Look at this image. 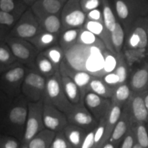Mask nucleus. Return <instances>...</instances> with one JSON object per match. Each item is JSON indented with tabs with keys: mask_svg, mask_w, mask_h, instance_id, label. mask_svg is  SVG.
I'll return each instance as SVG.
<instances>
[{
	"mask_svg": "<svg viewBox=\"0 0 148 148\" xmlns=\"http://www.w3.org/2000/svg\"><path fill=\"white\" fill-rule=\"evenodd\" d=\"M133 148H143V147H142L141 146H140V145H138V143H136V144H135V145L134 146V147H133Z\"/></svg>",
	"mask_w": 148,
	"mask_h": 148,
	"instance_id": "603ef678",
	"label": "nucleus"
},
{
	"mask_svg": "<svg viewBox=\"0 0 148 148\" xmlns=\"http://www.w3.org/2000/svg\"><path fill=\"white\" fill-rule=\"evenodd\" d=\"M142 95H143L144 101H145L146 108H147V113H148V89L147 90H145V91L142 92Z\"/></svg>",
	"mask_w": 148,
	"mask_h": 148,
	"instance_id": "8fccbe9b",
	"label": "nucleus"
},
{
	"mask_svg": "<svg viewBox=\"0 0 148 148\" xmlns=\"http://www.w3.org/2000/svg\"><path fill=\"white\" fill-rule=\"evenodd\" d=\"M86 20L90 21L104 23L102 11H101L100 8L95 9V10H91L90 12H88L86 14Z\"/></svg>",
	"mask_w": 148,
	"mask_h": 148,
	"instance_id": "49530a36",
	"label": "nucleus"
},
{
	"mask_svg": "<svg viewBox=\"0 0 148 148\" xmlns=\"http://www.w3.org/2000/svg\"><path fill=\"white\" fill-rule=\"evenodd\" d=\"M49 60L58 71H60V66L65 58L64 51L59 44L51 46L45 50L41 51Z\"/></svg>",
	"mask_w": 148,
	"mask_h": 148,
	"instance_id": "72a5a7b5",
	"label": "nucleus"
},
{
	"mask_svg": "<svg viewBox=\"0 0 148 148\" xmlns=\"http://www.w3.org/2000/svg\"><path fill=\"white\" fill-rule=\"evenodd\" d=\"M58 35L42 31L39 34L28 40L40 52L45 50L51 46L58 44Z\"/></svg>",
	"mask_w": 148,
	"mask_h": 148,
	"instance_id": "4be33fe9",
	"label": "nucleus"
},
{
	"mask_svg": "<svg viewBox=\"0 0 148 148\" xmlns=\"http://www.w3.org/2000/svg\"><path fill=\"white\" fill-rule=\"evenodd\" d=\"M42 116L45 128L58 133L62 132L68 123L65 113L51 103L43 100Z\"/></svg>",
	"mask_w": 148,
	"mask_h": 148,
	"instance_id": "4468645a",
	"label": "nucleus"
},
{
	"mask_svg": "<svg viewBox=\"0 0 148 148\" xmlns=\"http://www.w3.org/2000/svg\"><path fill=\"white\" fill-rule=\"evenodd\" d=\"M68 123L82 127L89 132L97 127L99 122L92 116L84 103L73 105L65 112Z\"/></svg>",
	"mask_w": 148,
	"mask_h": 148,
	"instance_id": "f8f14e48",
	"label": "nucleus"
},
{
	"mask_svg": "<svg viewBox=\"0 0 148 148\" xmlns=\"http://www.w3.org/2000/svg\"><path fill=\"white\" fill-rule=\"evenodd\" d=\"M42 109L43 99L36 102H29L28 114L22 143L27 145L35 135L45 129L42 116Z\"/></svg>",
	"mask_w": 148,
	"mask_h": 148,
	"instance_id": "9d476101",
	"label": "nucleus"
},
{
	"mask_svg": "<svg viewBox=\"0 0 148 148\" xmlns=\"http://www.w3.org/2000/svg\"><path fill=\"white\" fill-rule=\"evenodd\" d=\"M63 132L66 139L73 148H81L88 131L77 125L68 123L64 127Z\"/></svg>",
	"mask_w": 148,
	"mask_h": 148,
	"instance_id": "b1692460",
	"label": "nucleus"
},
{
	"mask_svg": "<svg viewBox=\"0 0 148 148\" xmlns=\"http://www.w3.org/2000/svg\"><path fill=\"white\" fill-rule=\"evenodd\" d=\"M132 92L128 83L126 82L118 85L114 88V92L111 97L112 103L123 108L129 101Z\"/></svg>",
	"mask_w": 148,
	"mask_h": 148,
	"instance_id": "c756f323",
	"label": "nucleus"
},
{
	"mask_svg": "<svg viewBox=\"0 0 148 148\" xmlns=\"http://www.w3.org/2000/svg\"><path fill=\"white\" fill-rule=\"evenodd\" d=\"M123 108L121 106L112 103L110 110L105 116V124H106V134H105V140L106 142L109 140L113 130L121 115Z\"/></svg>",
	"mask_w": 148,
	"mask_h": 148,
	"instance_id": "a878e982",
	"label": "nucleus"
},
{
	"mask_svg": "<svg viewBox=\"0 0 148 148\" xmlns=\"http://www.w3.org/2000/svg\"><path fill=\"white\" fill-rule=\"evenodd\" d=\"M43 100L53 104L64 113L73 106L64 92L60 71L47 78Z\"/></svg>",
	"mask_w": 148,
	"mask_h": 148,
	"instance_id": "423d86ee",
	"label": "nucleus"
},
{
	"mask_svg": "<svg viewBox=\"0 0 148 148\" xmlns=\"http://www.w3.org/2000/svg\"><path fill=\"white\" fill-rule=\"evenodd\" d=\"M34 69L46 78L52 76L56 73L60 71L56 69L52 62L42 52H40L37 56Z\"/></svg>",
	"mask_w": 148,
	"mask_h": 148,
	"instance_id": "c85d7f7f",
	"label": "nucleus"
},
{
	"mask_svg": "<svg viewBox=\"0 0 148 148\" xmlns=\"http://www.w3.org/2000/svg\"><path fill=\"white\" fill-rule=\"evenodd\" d=\"M115 87L111 86L102 77L95 76L91 79L87 88V92H92L101 97L111 99Z\"/></svg>",
	"mask_w": 148,
	"mask_h": 148,
	"instance_id": "393cba45",
	"label": "nucleus"
},
{
	"mask_svg": "<svg viewBox=\"0 0 148 148\" xmlns=\"http://www.w3.org/2000/svg\"><path fill=\"white\" fill-rule=\"evenodd\" d=\"M95 129L87 132L85 136L81 148H96L95 142Z\"/></svg>",
	"mask_w": 148,
	"mask_h": 148,
	"instance_id": "a18cd8bd",
	"label": "nucleus"
},
{
	"mask_svg": "<svg viewBox=\"0 0 148 148\" xmlns=\"http://www.w3.org/2000/svg\"><path fill=\"white\" fill-rule=\"evenodd\" d=\"M147 35H148V15L147 16Z\"/></svg>",
	"mask_w": 148,
	"mask_h": 148,
	"instance_id": "5fc2aeb1",
	"label": "nucleus"
},
{
	"mask_svg": "<svg viewBox=\"0 0 148 148\" xmlns=\"http://www.w3.org/2000/svg\"><path fill=\"white\" fill-rule=\"evenodd\" d=\"M123 48L125 59L130 63L138 61L145 55L148 48L147 16L136 20L125 33Z\"/></svg>",
	"mask_w": 148,
	"mask_h": 148,
	"instance_id": "7ed1b4c3",
	"label": "nucleus"
},
{
	"mask_svg": "<svg viewBox=\"0 0 148 148\" xmlns=\"http://www.w3.org/2000/svg\"><path fill=\"white\" fill-rule=\"evenodd\" d=\"M147 129H148V123H147Z\"/></svg>",
	"mask_w": 148,
	"mask_h": 148,
	"instance_id": "6e6d98bb",
	"label": "nucleus"
},
{
	"mask_svg": "<svg viewBox=\"0 0 148 148\" xmlns=\"http://www.w3.org/2000/svg\"><path fill=\"white\" fill-rule=\"evenodd\" d=\"M83 28L86 29V30L95 34L97 38H99L103 42L108 50L116 54L113 47H112V41H111V33L105 26L104 23L86 20Z\"/></svg>",
	"mask_w": 148,
	"mask_h": 148,
	"instance_id": "6ab92c4d",
	"label": "nucleus"
},
{
	"mask_svg": "<svg viewBox=\"0 0 148 148\" xmlns=\"http://www.w3.org/2000/svg\"><path fill=\"white\" fill-rule=\"evenodd\" d=\"M29 7L21 0H0V11L21 16Z\"/></svg>",
	"mask_w": 148,
	"mask_h": 148,
	"instance_id": "2f4dec72",
	"label": "nucleus"
},
{
	"mask_svg": "<svg viewBox=\"0 0 148 148\" xmlns=\"http://www.w3.org/2000/svg\"><path fill=\"white\" fill-rule=\"evenodd\" d=\"M49 148H73L66 139L63 131L56 133Z\"/></svg>",
	"mask_w": 148,
	"mask_h": 148,
	"instance_id": "79ce46f5",
	"label": "nucleus"
},
{
	"mask_svg": "<svg viewBox=\"0 0 148 148\" xmlns=\"http://www.w3.org/2000/svg\"><path fill=\"white\" fill-rule=\"evenodd\" d=\"M60 72L66 74L73 79L80 89L83 97L87 92V88L90 82L95 77L87 72L73 69L69 64L66 63L64 60L60 66Z\"/></svg>",
	"mask_w": 148,
	"mask_h": 148,
	"instance_id": "f3484780",
	"label": "nucleus"
},
{
	"mask_svg": "<svg viewBox=\"0 0 148 148\" xmlns=\"http://www.w3.org/2000/svg\"><path fill=\"white\" fill-rule=\"evenodd\" d=\"M77 42L84 44V45H94L97 46V47L106 48L103 42L99 38H97L95 34H93L89 31L86 30V29L83 28V27L81 29V32L80 34H79Z\"/></svg>",
	"mask_w": 148,
	"mask_h": 148,
	"instance_id": "58836bf2",
	"label": "nucleus"
},
{
	"mask_svg": "<svg viewBox=\"0 0 148 148\" xmlns=\"http://www.w3.org/2000/svg\"><path fill=\"white\" fill-rule=\"evenodd\" d=\"M67 0H37V2L46 12L60 15L61 11Z\"/></svg>",
	"mask_w": 148,
	"mask_h": 148,
	"instance_id": "4c0bfd02",
	"label": "nucleus"
},
{
	"mask_svg": "<svg viewBox=\"0 0 148 148\" xmlns=\"http://www.w3.org/2000/svg\"><path fill=\"white\" fill-rule=\"evenodd\" d=\"M82 28H71L63 30L59 36L58 44L64 49L67 50L77 42Z\"/></svg>",
	"mask_w": 148,
	"mask_h": 148,
	"instance_id": "7c9ffc66",
	"label": "nucleus"
},
{
	"mask_svg": "<svg viewBox=\"0 0 148 148\" xmlns=\"http://www.w3.org/2000/svg\"><path fill=\"white\" fill-rule=\"evenodd\" d=\"M30 8L34 12V15L36 16L42 31L60 36L63 31V26H62L60 15L46 12L37 1Z\"/></svg>",
	"mask_w": 148,
	"mask_h": 148,
	"instance_id": "ddd939ff",
	"label": "nucleus"
},
{
	"mask_svg": "<svg viewBox=\"0 0 148 148\" xmlns=\"http://www.w3.org/2000/svg\"><path fill=\"white\" fill-rule=\"evenodd\" d=\"M123 108L128 113L132 124L148 123V113L142 92H132L129 101Z\"/></svg>",
	"mask_w": 148,
	"mask_h": 148,
	"instance_id": "dca6fc26",
	"label": "nucleus"
},
{
	"mask_svg": "<svg viewBox=\"0 0 148 148\" xmlns=\"http://www.w3.org/2000/svg\"><path fill=\"white\" fill-rule=\"evenodd\" d=\"M101 8L105 26L109 32L112 33L116 26L117 19L109 0H101Z\"/></svg>",
	"mask_w": 148,
	"mask_h": 148,
	"instance_id": "473e14b6",
	"label": "nucleus"
},
{
	"mask_svg": "<svg viewBox=\"0 0 148 148\" xmlns=\"http://www.w3.org/2000/svg\"><path fill=\"white\" fill-rule=\"evenodd\" d=\"M19 63L8 44L0 43V73Z\"/></svg>",
	"mask_w": 148,
	"mask_h": 148,
	"instance_id": "cd10ccee",
	"label": "nucleus"
},
{
	"mask_svg": "<svg viewBox=\"0 0 148 148\" xmlns=\"http://www.w3.org/2000/svg\"><path fill=\"white\" fill-rule=\"evenodd\" d=\"M112 8L125 33L138 18L148 15V0H112Z\"/></svg>",
	"mask_w": 148,
	"mask_h": 148,
	"instance_id": "20e7f679",
	"label": "nucleus"
},
{
	"mask_svg": "<svg viewBox=\"0 0 148 148\" xmlns=\"http://www.w3.org/2000/svg\"><path fill=\"white\" fill-rule=\"evenodd\" d=\"M136 143V141L134 133L133 132L132 129L131 128L130 130L123 138V139L122 140L121 143L119 144V148H133Z\"/></svg>",
	"mask_w": 148,
	"mask_h": 148,
	"instance_id": "c03bdc74",
	"label": "nucleus"
},
{
	"mask_svg": "<svg viewBox=\"0 0 148 148\" xmlns=\"http://www.w3.org/2000/svg\"><path fill=\"white\" fill-rule=\"evenodd\" d=\"M29 102L22 94L10 100L0 92V134L13 136L22 142Z\"/></svg>",
	"mask_w": 148,
	"mask_h": 148,
	"instance_id": "f03ea898",
	"label": "nucleus"
},
{
	"mask_svg": "<svg viewBox=\"0 0 148 148\" xmlns=\"http://www.w3.org/2000/svg\"><path fill=\"white\" fill-rule=\"evenodd\" d=\"M116 66L112 71L119 76L120 84L126 83L128 75V65L126 59L123 52L116 54Z\"/></svg>",
	"mask_w": 148,
	"mask_h": 148,
	"instance_id": "c9c22d12",
	"label": "nucleus"
},
{
	"mask_svg": "<svg viewBox=\"0 0 148 148\" xmlns=\"http://www.w3.org/2000/svg\"><path fill=\"white\" fill-rule=\"evenodd\" d=\"M56 132L47 128L42 130L33 137L27 144L29 148H49Z\"/></svg>",
	"mask_w": 148,
	"mask_h": 148,
	"instance_id": "bb28decb",
	"label": "nucleus"
},
{
	"mask_svg": "<svg viewBox=\"0 0 148 148\" xmlns=\"http://www.w3.org/2000/svg\"><path fill=\"white\" fill-rule=\"evenodd\" d=\"M102 78L107 84L113 87H116V86L120 84L119 76L113 71L106 73L104 76L102 77Z\"/></svg>",
	"mask_w": 148,
	"mask_h": 148,
	"instance_id": "de8ad7c7",
	"label": "nucleus"
},
{
	"mask_svg": "<svg viewBox=\"0 0 148 148\" xmlns=\"http://www.w3.org/2000/svg\"><path fill=\"white\" fill-rule=\"evenodd\" d=\"M42 31L36 16L29 7L16 22L8 38L15 37L28 40Z\"/></svg>",
	"mask_w": 148,
	"mask_h": 148,
	"instance_id": "1a4fd4ad",
	"label": "nucleus"
},
{
	"mask_svg": "<svg viewBox=\"0 0 148 148\" xmlns=\"http://www.w3.org/2000/svg\"><path fill=\"white\" fill-rule=\"evenodd\" d=\"M132 122L131 121L128 113L125 110V109L123 108L120 119L114 127L109 140L115 145H119L125 135L132 128Z\"/></svg>",
	"mask_w": 148,
	"mask_h": 148,
	"instance_id": "a211bd4d",
	"label": "nucleus"
},
{
	"mask_svg": "<svg viewBox=\"0 0 148 148\" xmlns=\"http://www.w3.org/2000/svg\"><path fill=\"white\" fill-rule=\"evenodd\" d=\"M81 7L86 14L101 7V0H81Z\"/></svg>",
	"mask_w": 148,
	"mask_h": 148,
	"instance_id": "37998d69",
	"label": "nucleus"
},
{
	"mask_svg": "<svg viewBox=\"0 0 148 148\" xmlns=\"http://www.w3.org/2000/svg\"><path fill=\"white\" fill-rule=\"evenodd\" d=\"M21 1L25 3V4L28 5L29 7H31L35 2H36L37 0H21Z\"/></svg>",
	"mask_w": 148,
	"mask_h": 148,
	"instance_id": "3c124183",
	"label": "nucleus"
},
{
	"mask_svg": "<svg viewBox=\"0 0 148 148\" xmlns=\"http://www.w3.org/2000/svg\"><path fill=\"white\" fill-rule=\"evenodd\" d=\"M22 142L10 135L0 134V148H21Z\"/></svg>",
	"mask_w": 148,
	"mask_h": 148,
	"instance_id": "ea45409f",
	"label": "nucleus"
},
{
	"mask_svg": "<svg viewBox=\"0 0 148 148\" xmlns=\"http://www.w3.org/2000/svg\"><path fill=\"white\" fill-rule=\"evenodd\" d=\"M47 78L34 69L27 71L21 88V94L30 102L43 99Z\"/></svg>",
	"mask_w": 148,
	"mask_h": 148,
	"instance_id": "0eeeda50",
	"label": "nucleus"
},
{
	"mask_svg": "<svg viewBox=\"0 0 148 148\" xmlns=\"http://www.w3.org/2000/svg\"><path fill=\"white\" fill-rule=\"evenodd\" d=\"M83 103L97 121L99 122L106 116L112 106V101L111 99L88 91L83 97Z\"/></svg>",
	"mask_w": 148,
	"mask_h": 148,
	"instance_id": "2eb2a0df",
	"label": "nucleus"
},
{
	"mask_svg": "<svg viewBox=\"0 0 148 148\" xmlns=\"http://www.w3.org/2000/svg\"><path fill=\"white\" fill-rule=\"evenodd\" d=\"M5 42L20 63L34 69L36 57L40 51L29 40L8 37Z\"/></svg>",
	"mask_w": 148,
	"mask_h": 148,
	"instance_id": "6e6552de",
	"label": "nucleus"
},
{
	"mask_svg": "<svg viewBox=\"0 0 148 148\" xmlns=\"http://www.w3.org/2000/svg\"><path fill=\"white\" fill-rule=\"evenodd\" d=\"M129 86L133 92L140 93L148 89V63L132 74Z\"/></svg>",
	"mask_w": 148,
	"mask_h": 148,
	"instance_id": "412c9836",
	"label": "nucleus"
},
{
	"mask_svg": "<svg viewBox=\"0 0 148 148\" xmlns=\"http://www.w3.org/2000/svg\"><path fill=\"white\" fill-rule=\"evenodd\" d=\"M119 145H115L108 140L101 146V148H119Z\"/></svg>",
	"mask_w": 148,
	"mask_h": 148,
	"instance_id": "09e8293b",
	"label": "nucleus"
},
{
	"mask_svg": "<svg viewBox=\"0 0 148 148\" xmlns=\"http://www.w3.org/2000/svg\"><path fill=\"white\" fill-rule=\"evenodd\" d=\"M64 60L71 67L96 77H102L116 66L112 61L116 58V54L104 47L77 42L64 51Z\"/></svg>",
	"mask_w": 148,
	"mask_h": 148,
	"instance_id": "f257e3e1",
	"label": "nucleus"
},
{
	"mask_svg": "<svg viewBox=\"0 0 148 148\" xmlns=\"http://www.w3.org/2000/svg\"><path fill=\"white\" fill-rule=\"evenodd\" d=\"M125 40V32L123 26L117 21L113 32L111 33V41L116 54L123 52Z\"/></svg>",
	"mask_w": 148,
	"mask_h": 148,
	"instance_id": "f704fd0d",
	"label": "nucleus"
},
{
	"mask_svg": "<svg viewBox=\"0 0 148 148\" xmlns=\"http://www.w3.org/2000/svg\"><path fill=\"white\" fill-rule=\"evenodd\" d=\"M21 148H29V147H28V146H27V145H25V144L22 143V145H21Z\"/></svg>",
	"mask_w": 148,
	"mask_h": 148,
	"instance_id": "864d4df0",
	"label": "nucleus"
},
{
	"mask_svg": "<svg viewBox=\"0 0 148 148\" xmlns=\"http://www.w3.org/2000/svg\"><path fill=\"white\" fill-rule=\"evenodd\" d=\"M105 134H106V124H105V119L103 118L99 122V124L95 128V142L96 148H101V146L106 143Z\"/></svg>",
	"mask_w": 148,
	"mask_h": 148,
	"instance_id": "a19ab883",
	"label": "nucleus"
},
{
	"mask_svg": "<svg viewBox=\"0 0 148 148\" xmlns=\"http://www.w3.org/2000/svg\"><path fill=\"white\" fill-rule=\"evenodd\" d=\"M81 0H67L61 11L60 18L63 30L82 28L86 21V14L83 11Z\"/></svg>",
	"mask_w": 148,
	"mask_h": 148,
	"instance_id": "9b49d317",
	"label": "nucleus"
},
{
	"mask_svg": "<svg viewBox=\"0 0 148 148\" xmlns=\"http://www.w3.org/2000/svg\"><path fill=\"white\" fill-rule=\"evenodd\" d=\"M60 75L64 92L70 102L73 105L83 103V97L78 86L66 74L60 73Z\"/></svg>",
	"mask_w": 148,
	"mask_h": 148,
	"instance_id": "aec40b11",
	"label": "nucleus"
},
{
	"mask_svg": "<svg viewBox=\"0 0 148 148\" xmlns=\"http://www.w3.org/2000/svg\"><path fill=\"white\" fill-rule=\"evenodd\" d=\"M21 16L0 11V43L5 42L11 30Z\"/></svg>",
	"mask_w": 148,
	"mask_h": 148,
	"instance_id": "5701e85b",
	"label": "nucleus"
},
{
	"mask_svg": "<svg viewBox=\"0 0 148 148\" xmlns=\"http://www.w3.org/2000/svg\"><path fill=\"white\" fill-rule=\"evenodd\" d=\"M132 129L134 133L136 143L143 148H148V129L147 123H138L133 124Z\"/></svg>",
	"mask_w": 148,
	"mask_h": 148,
	"instance_id": "e433bc0d",
	"label": "nucleus"
},
{
	"mask_svg": "<svg viewBox=\"0 0 148 148\" xmlns=\"http://www.w3.org/2000/svg\"><path fill=\"white\" fill-rule=\"evenodd\" d=\"M27 66L21 63L0 73V92L10 100L21 94V88L27 71Z\"/></svg>",
	"mask_w": 148,
	"mask_h": 148,
	"instance_id": "39448f33",
	"label": "nucleus"
}]
</instances>
